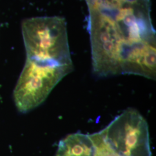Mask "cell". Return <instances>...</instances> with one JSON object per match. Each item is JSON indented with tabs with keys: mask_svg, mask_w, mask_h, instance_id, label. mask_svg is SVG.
Returning a JSON list of instances; mask_svg holds the SVG:
<instances>
[{
	"mask_svg": "<svg viewBox=\"0 0 156 156\" xmlns=\"http://www.w3.org/2000/svg\"><path fill=\"white\" fill-rule=\"evenodd\" d=\"M22 31L27 59L55 66H73L64 17L26 19Z\"/></svg>",
	"mask_w": 156,
	"mask_h": 156,
	"instance_id": "obj_1",
	"label": "cell"
},
{
	"mask_svg": "<svg viewBox=\"0 0 156 156\" xmlns=\"http://www.w3.org/2000/svg\"><path fill=\"white\" fill-rule=\"evenodd\" d=\"M73 66H53L26 59L14 90V101L20 112L39 106Z\"/></svg>",
	"mask_w": 156,
	"mask_h": 156,
	"instance_id": "obj_2",
	"label": "cell"
},
{
	"mask_svg": "<svg viewBox=\"0 0 156 156\" xmlns=\"http://www.w3.org/2000/svg\"><path fill=\"white\" fill-rule=\"evenodd\" d=\"M101 131L118 156H151L148 124L135 109H127Z\"/></svg>",
	"mask_w": 156,
	"mask_h": 156,
	"instance_id": "obj_3",
	"label": "cell"
},
{
	"mask_svg": "<svg viewBox=\"0 0 156 156\" xmlns=\"http://www.w3.org/2000/svg\"><path fill=\"white\" fill-rule=\"evenodd\" d=\"M122 74H133L156 79L155 42L124 40L120 51Z\"/></svg>",
	"mask_w": 156,
	"mask_h": 156,
	"instance_id": "obj_4",
	"label": "cell"
},
{
	"mask_svg": "<svg viewBox=\"0 0 156 156\" xmlns=\"http://www.w3.org/2000/svg\"><path fill=\"white\" fill-rule=\"evenodd\" d=\"M96 147L90 135L76 133L59 142L56 156H95Z\"/></svg>",
	"mask_w": 156,
	"mask_h": 156,
	"instance_id": "obj_5",
	"label": "cell"
},
{
	"mask_svg": "<svg viewBox=\"0 0 156 156\" xmlns=\"http://www.w3.org/2000/svg\"><path fill=\"white\" fill-rule=\"evenodd\" d=\"M90 135L96 147L95 156H118L106 145L101 131Z\"/></svg>",
	"mask_w": 156,
	"mask_h": 156,
	"instance_id": "obj_6",
	"label": "cell"
},
{
	"mask_svg": "<svg viewBox=\"0 0 156 156\" xmlns=\"http://www.w3.org/2000/svg\"><path fill=\"white\" fill-rule=\"evenodd\" d=\"M140 0H124V3H127L131 5L139 4Z\"/></svg>",
	"mask_w": 156,
	"mask_h": 156,
	"instance_id": "obj_7",
	"label": "cell"
}]
</instances>
